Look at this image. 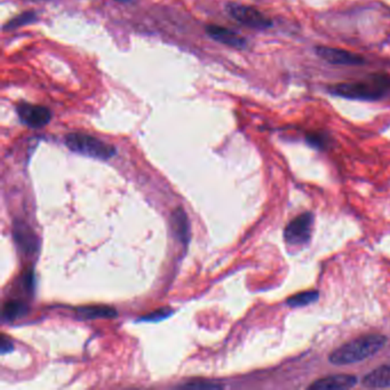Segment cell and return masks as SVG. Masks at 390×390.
<instances>
[{
	"label": "cell",
	"mask_w": 390,
	"mask_h": 390,
	"mask_svg": "<svg viewBox=\"0 0 390 390\" xmlns=\"http://www.w3.org/2000/svg\"><path fill=\"white\" fill-rule=\"evenodd\" d=\"M315 53L321 57L322 60L334 66H361L364 64V57L352 52L341 50V48L330 47V46H317L315 48Z\"/></svg>",
	"instance_id": "52a82bcc"
},
{
	"label": "cell",
	"mask_w": 390,
	"mask_h": 390,
	"mask_svg": "<svg viewBox=\"0 0 390 390\" xmlns=\"http://www.w3.org/2000/svg\"><path fill=\"white\" fill-rule=\"evenodd\" d=\"M14 239L24 253H36L38 250V238L26 223H19L14 225Z\"/></svg>",
	"instance_id": "30bf717a"
},
{
	"label": "cell",
	"mask_w": 390,
	"mask_h": 390,
	"mask_svg": "<svg viewBox=\"0 0 390 390\" xmlns=\"http://www.w3.org/2000/svg\"><path fill=\"white\" fill-rule=\"evenodd\" d=\"M359 379L355 375H339L322 377L308 387L310 390H346L356 387Z\"/></svg>",
	"instance_id": "9c48e42d"
},
{
	"label": "cell",
	"mask_w": 390,
	"mask_h": 390,
	"mask_svg": "<svg viewBox=\"0 0 390 390\" xmlns=\"http://www.w3.org/2000/svg\"><path fill=\"white\" fill-rule=\"evenodd\" d=\"M28 306L22 301L17 300H8L3 307V321L12 322L17 318L22 317L28 313Z\"/></svg>",
	"instance_id": "5bb4252c"
},
{
	"label": "cell",
	"mask_w": 390,
	"mask_h": 390,
	"mask_svg": "<svg viewBox=\"0 0 390 390\" xmlns=\"http://www.w3.org/2000/svg\"><path fill=\"white\" fill-rule=\"evenodd\" d=\"M66 144L73 153L89 156L93 158L109 159L116 155V148L114 146L89 134H68Z\"/></svg>",
	"instance_id": "3957f363"
},
{
	"label": "cell",
	"mask_w": 390,
	"mask_h": 390,
	"mask_svg": "<svg viewBox=\"0 0 390 390\" xmlns=\"http://www.w3.org/2000/svg\"><path fill=\"white\" fill-rule=\"evenodd\" d=\"M332 96L359 101H377L390 94V77L375 75L366 80L340 83L329 87Z\"/></svg>",
	"instance_id": "6da1fadb"
},
{
	"label": "cell",
	"mask_w": 390,
	"mask_h": 390,
	"mask_svg": "<svg viewBox=\"0 0 390 390\" xmlns=\"http://www.w3.org/2000/svg\"><path fill=\"white\" fill-rule=\"evenodd\" d=\"M77 314L84 320H98V318H114L117 311L114 308L105 306H92V307H80L76 309Z\"/></svg>",
	"instance_id": "4fadbf2b"
},
{
	"label": "cell",
	"mask_w": 390,
	"mask_h": 390,
	"mask_svg": "<svg viewBox=\"0 0 390 390\" xmlns=\"http://www.w3.org/2000/svg\"><path fill=\"white\" fill-rule=\"evenodd\" d=\"M184 387L188 388H219V384H207V382H203V384H188L184 386Z\"/></svg>",
	"instance_id": "ffe728a7"
},
{
	"label": "cell",
	"mask_w": 390,
	"mask_h": 390,
	"mask_svg": "<svg viewBox=\"0 0 390 390\" xmlns=\"http://www.w3.org/2000/svg\"><path fill=\"white\" fill-rule=\"evenodd\" d=\"M172 225L177 237L183 244H187L189 241V223H188L187 214L182 209H175L172 214Z\"/></svg>",
	"instance_id": "7c38bea8"
},
{
	"label": "cell",
	"mask_w": 390,
	"mask_h": 390,
	"mask_svg": "<svg viewBox=\"0 0 390 390\" xmlns=\"http://www.w3.org/2000/svg\"><path fill=\"white\" fill-rule=\"evenodd\" d=\"M36 13L33 12H24V13L20 14L16 16L13 20H10L8 22L3 26V30H14V29L19 28V27L27 26L29 23H32L35 21Z\"/></svg>",
	"instance_id": "2e32d148"
},
{
	"label": "cell",
	"mask_w": 390,
	"mask_h": 390,
	"mask_svg": "<svg viewBox=\"0 0 390 390\" xmlns=\"http://www.w3.org/2000/svg\"><path fill=\"white\" fill-rule=\"evenodd\" d=\"M16 112L23 124L30 128H40L51 121L52 114L50 109L44 105H31L22 102L16 107Z\"/></svg>",
	"instance_id": "8992f818"
},
{
	"label": "cell",
	"mask_w": 390,
	"mask_h": 390,
	"mask_svg": "<svg viewBox=\"0 0 390 390\" xmlns=\"http://www.w3.org/2000/svg\"><path fill=\"white\" fill-rule=\"evenodd\" d=\"M314 228V216L313 213L306 212L297 216L284 230V239L290 246H302L310 241L311 232Z\"/></svg>",
	"instance_id": "5b68a950"
},
{
	"label": "cell",
	"mask_w": 390,
	"mask_h": 390,
	"mask_svg": "<svg viewBox=\"0 0 390 390\" xmlns=\"http://www.w3.org/2000/svg\"><path fill=\"white\" fill-rule=\"evenodd\" d=\"M225 10L232 19H235L237 22L248 28L264 30V29L273 26L271 20L264 15L262 12L257 10L255 7L237 3H229L225 5Z\"/></svg>",
	"instance_id": "277c9868"
},
{
	"label": "cell",
	"mask_w": 390,
	"mask_h": 390,
	"mask_svg": "<svg viewBox=\"0 0 390 390\" xmlns=\"http://www.w3.org/2000/svg\"><path fill=\"white\" fill-rule=\"evenodd\" d=\"M320 293L317 291H306V292L298 293L292 295L286 300V303L290 307H305L311 305L315 301H317Z\"/></svg>",
	"instance_id": "9a60e30c"
},
{
	"label": "cell",
	"mask_w": 390,
	"mask_h": 390,
	"mask_svg": "<svg viewBox=\"0 0 390 390\" xmlns=\"http://www.w3.org/2000/svg\"><path fill=\"white\" fill-rule=\"evenodd\" d=\"M386 343L387 338L381 334L359 336L331 352L329 361L338 366L363 362L384 348Z\"/></svg>",
	"instance_id": "7a4b0ae2"
},
{
	"label": "cell",
	"mask_w": 390,
	"mask_h": 390,
	"mask_svg": "<svg viewBox=\"0 0 390 390\" xmlns=\"http://www.w3.org/2000/svg\"><path fill=\"white\" fill-rule=\"evenodd\" d=\"M116 1H119V3H127V1H130V0H116Z\"/></svg>",
	"instance_id": "44dd1931"
},
{
	"label": "cell",
	"mask_w": 390,
	"mask_h": 390,
	"mask_svg": "<svg viewBox=\"0 0 390 390\" xmlns=\"http://www.w3.org/2000/svg\"><path fill=\"white\" fill-rule=\"evenodd\" d=\"M207 35L216 42L229 46V47L244 50L248 46V42L243 36L238 35L237 32L232 31L225 27L209 24L205 28Z\"/></svg>",
	"instance_id": "ba28073f"
},
{
	"label": "cell",
	"mask_w": 390,
	"mask_h": 390,
	"mask_svg": "<svg viewBox=\"0 0 390 390\" xmlns=\"http://www.w3.org/2000/svg\"><path fill=\"white\" fill-rule=\"evenodd\" d=\"M307 141L310 146L315 147V148H324L327 147V137L325 134L321 133H310L307 135Z\"/></svg>",
	"instance_id": "e0dca14e"
},
{
	"label": "cell",
	"mask_w": 390,
	"mask_h": 390,
	"mask_svg": "<svg viewBox=\"0 0 390 390\" xmlns=\"http://www.w3.org/2000/svg\"><path fill=\"white\" fill-rule=\"evenodd\" d=\"M362 384L365 388L380 389L390 388V364L381 365L363 377Z\"/></svg>",
	"instance_id": "8fae6325"
},
{
	"label": "cell",
	"mask_w": 390,
	"mask_h": 390,
	"mask_svg": "<svg viewBox=\"0 0 390 390\" xmlns=\"http://www.w3.org/2000/svg\"><path fill=\"white\" fill-rule=\"evenodd\" d=\"M172 314L171 310H167V309H159V310L153 311V314L147 315L142 318V321L148 322H158L160 320H164V318L167 317Z\"/></svg>",
	"instance_id": "ac0fdd59"
},
{
	"label": "cell",
	"mask_w": 390,
	"mask_h": 390,
	"mask_svg": "<svg viewBox=\"0 0 390 390\" xmlns=\"http://www.w3.org/2000/svg\"><path fill=\"white\" fill-rule=\"evenodd\" d=\"M0 345H1V354L3 355L13 350V343L5 334L1 336V343H0Z\"/></svg>",
	"instance_id": "d6986e66"
}]
</instances>
